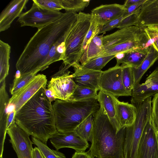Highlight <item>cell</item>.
I'll list each match as a JSON object with an SVG mask.
<instances>
[{
    "label": "cell",
    "instance_id": "cell-1",
    "mask_svg": "<svg viewBox=\"0 0 158 158\" xmlns=\"http://www.w3.org/2000/svg\"><path fill=\"white\" fill-rule=\"evenodd\" d=\"M78 16L77 13L66 12L59 19L40 29L31 38L20 55L16 68L21 75L37 73L53 45L65 40Z\"/></svg>",
    "mask_w": 158,
    "mask_h": 158
},
{
    "label": "cell",
    "instance_id": "cell-2",
    "mask_svg": "<svg viewBox=\"0 0 158 158\" xmlns=\"http://www.w3.org/2000/svg\"><path fill=\"white\" fill-rule=\"evenodd\" d=\"M39 89L16 113L15 123L30 135L46 144L57 132L52 105L45 93Z\"/></svg>",
    "mask_w": 158,
    "mask_h": 158
},
{
    "label": "cell",
    "instance_id": "cell-3",
    "mask_svg": "<svg viewBox=\"0 0 158 158\" xmlns=\"http://www.w3.org/2000/svg\"><path fill=\"white\" fill-rule=\"evenodd\" d=\"M93 116V137L89 151L92 157L125 158L124 146L126 127L117 132L100 106Z\"/></svg>",
    "mask_w": 158,
    "mask_h": 158
},
{
    "label": "cell",
    "instance_id": "cell-4",
    "mask_svg": "<svg viewBox=\"0 0 158 158\" xmlns=\"http://www.w3.org/2000/svg\"><path fill=\"white\" fill-rule=\"evenodd\" d=\"M96 98L81 101L56 100L52 105L57 131H74L86 118L99 110L100 106Z\"/></svg>",
    "mask_w": 158,
    "mask_h": 158
},
{
    "label": "cell",
    "instance_id": "cell-5",
    "mask_svg": "<svg viewBox=\"0 0 158 158\" xmlns=\"http://www.w3.org/2000/svg\"><path fill=\"white\" fill-rule=\"evenodd\" d=\"M91 14L80 12L73 27L64 41L65 51L63 64L76 68L81 64L83 46L91 24Z\"/></svg>",
    "mask_w": 158,
    "mask_h": 158
},
{
    "label": "cell",
    "instance_id": "cell-6",
    "mask_svg": "<svg viewBox=\"0 0 158 158\" xmlns=\"http://www.w3.org/2000/svg\"><path fill=\"white\" fill-rule=\"evenodd\" d=\"M134 106L136 108V119L133 125L126 127L124 146L125 158H137L141 137L151 116L152 97Z\"/></svg>",
    "mask_w": 158,
    "mask_h": 158
},
{
    "label": "cell",
    "instance_id": "cell-7",
    "mask_svg": "<svg viewBox=\"0 0 158 158\" xmlns=\"http://www.w3.org/2000/svg\"><path fill=\"white\" fill-rule=\"evenodd\" d=\"M63 14L59 11L41 8L33 2L29 10L20 15L18 21L21 27L29 26L39 29L57 20Z\"/></svg>",
    "mask_w": 158,
    "mask_h": 158
},
{
    "label": "cell",
    "instance_id": "cell-8",
    "mask_svg": "<svg viewBox=\"0 0 158 158\" xmlns=\"http://www.w3.org/2000/svg\"><path fill=\"white\" fill-rule=\"evenodd\" d=\"M70 67L63 64L48 82V88L52 92L56 99L69 100L78 86L72 75L69 74L68 69Z\"/></svg>",
    "mask_w": 158,
    "mask_h": 158
},
{
    "label": "cell",
    "instance_id": "cell-9",
    "mask_svg": "<svg viewBox=\"0 0 158 158\" xmlns=\"http://www.w3.org/2000/svg\"><path fill=\"white\" fill-rule=\"evenodd\" d=\"M122 66L116 65L102 71L99 82V91L110 93L115 97L131 96L125 89L123 82Z\"/></svg>",
    "mask_w": 158,
    "mask_h": 158
},
{
    "label": "cell",
    "instance_id": "cell-10",
    "mask_svg": "<svg viewBox=\"0 0 158 158\" xmlns=\"http://www.w3.org/2000/svg\"><path fill=\"white\" fill-rule=\"evenodd\" d=\"M10 142L18 158H34L32 143L30 135L15 123L7 131Z\"/></svg>",
    "mask_w": 158,
    "mask_h": 158
},
{
    "label": "cell",
    "instance_id": "cell-11",
    "mask_svg": "<svg viewBox=\"0 0 158 158\" xmlns=\"http://www.w3.org/2000/svg\"><path fill=\"white\" fill-rule=\"evenodd\" d=\"M47 82L45 75L37 74L26 85L12 95L8 106H13L17 113L39 89L46 87Z\"/></svg>",
    "mask_w": 158,
    "mask_h": 158
},
{
    "label": "cell",
    "instance_id": "cell-12",
    "mask_svg": "<svg viewBox=\"0 0 158 158\" xmlns=\"http://www.w3.org/2000/svg\"><path fill=\"white\" fill-rule=\"evenodd\" d=\"M137 158H158V137L150 118L143 132L138 147Z\"/></svg>",
    "mask_w": 158,
    "mask_h": 158
},
{
    "label": "cell",
    "instance_id": "cell-13",
    "mask_svg": "<svg viewBox=\"0 0 158 158\" xmlns=\"http://www.w3.org/2000/svg\"><path fill=\"white\" fill-rule=\"evenodd\" d=\"M49 139L57 151L68 148L73 149L77 152L85 151L89 146L88 142L82 139L74 131L65 133L57 131Z\"/></svg>",
    "mask_w": 158,
    "mask_h": 158
},
{
    "label": "cell",
    "instance_id": "cell-14",
    "mask_svg": "<svg viewBox=\"0 0 158 158\" xmlns=\"http://www.w3.org/2000/svg\"><path fill=\"white\" fill-rule=\"evenodd\" d=\"M131 93V101L134 105L158 93V67L149 75L144 83L135 86Z\"/></svg>",
    "mask_w": 158,
    "mask_h": 158
},
{
    "label": "cell",
    "instance_id": "cell-15",
    "mask_svg": "<svg viewBox=\"0 0 158 158\" xmlns=\"http://www.w3.org/2000/svg\"><path fill=\"white\" fill-rule=\"evenodd\" d=\"M125 9L123 4L102 5L91 10V19L102 28L107 23L122 16Z\"/></svg>",
    "mask_w": 158,
    "mask_h": 158
},
{
    "label": "cell",
    "instance_id": "cell-16",
    "mask_svg": "<svg viewBox=\"0 0 158 158\" xmlns=\"http://www.w3.org/2000/svg\"><path fill=\"white\" fill-rule=\"evenodd\" d=\"M144 29L132 26L118 30L113 33L103 36L105 48L133 40L147 35Z\"/></svg>",
    "mask_w": 158,
    "mask_h": 158
},
{
    "label": "cell",
    "instance_id": "cell-17",
    "mask_svg": "<svg viewBox=\"0 0 158 158\" xmlns=\"http://www.w3.org/2000/svg\"><path fill=\"white\" fill-rule=\"evenodd\" d=\"M139 9L134 26L143 28L158 26V0H146Z\"/></svg>",
    "mask_w": 158,
    "mask_h": 158
},
{
    "label": "cell",
    "instance_id": "cell-18",
    "mask_svg": "<svg viewBox=\"0 0 158 158\" xmlns=\"http://www.w3.org/2000/svg\"><path fill=\"white\" fill-rule=\"evenodd\" d=\"M74 70L72 75L78 86L99 90L100 80L102 71L88 69L81 64L74 68Z\"/></svg>",
    "mask_w": 158,
    "mask_h": 158
},
{
    "label": "cell",
    "instance_id": "cell-19",
    "mask_svg": "<svg viewBox=\"0 0 158 158\" xmlns=\"http://www.w3.org/2000/svg\"><path fill=\"white\" fill-rule=\"evenodd\" d=\"M28 0L11 1L1 12L0 15V32L7 30L11 23L22 14Z\"/></svg>",
    "mask_w": 158,
    "mask_h": 158
},
{
    "label": "cell",
    "instance_id": "cell-20",
    "mask_svg": "<svg viewBox=\"0 0 158 158\" xmlns=\"http://www.w3.org/2000/svg\"><path fill=\"white\" fill-rule=\"evenodd\" d=\"M114 100L118 131L123 127L133 125L136 118V108L128 102L119 101L116 97Z\"/></svg>",
    "mask_w": 158,
    "mask_h": 158
},
{
    "label": "cell",
    "instance_id": "cell-21",
    "mask_svg": "<svg viewBox=\"0 0 158 158\" xmlns=\"http://www.w3.org/2000/svg\"><path fill=\"white\" fill-rule=\"evenodd\" d=\"M0 157H2L7 133V109L10 98L6 89L5 80L0 82Z\"/></svg>",
    "mask_w": 158,
    "mask_h": 158
},
{
    "label": "cell",
    "instance_id": "cell-22",
    "mask_svg": "<svg viewBox=\"0 0 158 158\" xmlns=\"http://www.w3.org/2000/svg\"><path fill=\"white\" fill-rule=\"evenodd\" d=\"M115 96L112 94L100 90L98 94L97 99L105 112L114 128L118 131V122L115 105Z\"/></svg>",
    "mask_w": 158,
    "mask_h": 158
},
{
    "label": "cell",
    "instance_id": "cell-23",
    "mask_svg": "<svg viewBox=\"0 0 158 158\" xmlns=\"http://www.w3.org/2000/svg\"><path fill=\"white\" fill-rule=\"evenodd\" d=\"M103 35H96L88 44L79 60L81 65L92 59L102 56L105 49L103 44Z\"/></svg>",
    "mask_w": 158,
    "mask_h": 158
},
{
    "label": "cell",
    "instance_id": "cell-24",
    "mask_svg": "<svg viewBox=\"0 0 158 158\" xmlns=\"http://www.w3.org/2000/svg\"><path fill=\"white\" fill-rule=\"evenodd\" d=\"M158 59V52L152 45L149 47L147 55L137 68H132L134 77V86L139 83L145 73Z\"/></svg>",
    "mask_w": 158,
    "mask_h": 158
},
{
    "label": "cell",
    "instance_id": "cell-25",
    "mask_svg": "<svg viewBox=\"0 0 158 158\" xmlns=\"http://www.w3.org/2000/svg\"><path fill=\"white\" fill-rule=\"evenodd\" d=\"M149 47L138 48L130 51L125 53L124 57L117 62L116 65H127L132 68L137 67L142 62L148 52Z\"/></svg>",
    "mask_w": 158,
    "mask_h": 158
},
{
    "label": "cell",
    "instance_id": "cell-26",
    "mask_svg": "<svg viewBox=\"0 0 158 158\" xmlns=\"http://www.w3.org/2000/svg\"><path fill=\"white\" fill-rule=\"evenodd\" d=\"M11 47L0 40V82L5 80L8 74Z\"/></svg>",
    "mask_w": 158,
    "mask_h": 158
},
{
    "label": "cell",
    "instance_id": "cell-27",
    "mask_svg": "<svg viewBox=\"0 0 158 158\" xmlns=\"http://www.w3.org/2000/svg\"><path fill=\"white\" fill-rule=\"evenodd\" d=\"M93 116L91 114L86 118L74 131L82 139L91 142L93 132Z\"/></svg>",
    "mask_w": 158,
    "mask_h": 158
},
{
    "label": "cell",
    "instance_id": "cell-28",
    "mask_svg": "<svg viewBox=\"0 0 158 158\" xmlns=\"http://www.w3.org/2000/svg\"><path fill=\"white\" fill-rule=\"evenodd\" d=\"M98 91L96 89L77 86L69 100L81 101L97 99Z\"/></svg>",
    "mask_w": 158,
    "mask_h": 158
},
{
    "label": "cell",
    "instance_id": "cell-29",
    "mask_svg": "<svg viewBox=\"0 0 158 158\" xmlns=\"http://www.w3.org/2000/svg\"><path fill=\"white\" fill-rule=\"evenodd\" d=\"M31 138L32 143L39 148L44 158H66L63 153L50 149L46 144L37 138L32 136Z\"/></svg>",
    "mask_w": 158,
    "mask_h": 158
},
{
    "label": "cell",
    "instance_id": "cell-30",
    "mask_svg": "<svg viewBox=\"0 0 158 158\" xmlns=\"http://www.w3.org/2000/svg\"><path fill=\"white\" fill-rule=\"evenodd\" d=\"M66 12H81L89 5V0H60Z\"/></svg>",
    "mask_w": 158,
    "mask_h": 158
},
{
    "label": "cell",
    "instance_id": "cell-31",
    "mask_svg": "<svg viewBox=\"0 0 158 158\" xmlns=\"http://www.w3.org/2000/svg\"><path fill=\"white\" fill-rule=\"evenodd\" d=\"M31 73L15 77L10 88V92L13 95L26 85L36 75Z\"/></svg>",
    "mask_w": 158,
    "mask_h": 158
},
{
    "label": "cell",
    "instance_id": "cell-32",
    "mask_svg": "<svg viewBox=\"0 0 158 158\" xmlns=\"http://www.w3.org/2000/svg\"><path fill=\"white\" fill-rule=\"evenodd\" d=\"M114 58L115 55L100 56L89 60L82 65L90 69L101 71L110 60Z\"/></svg>",
    "mask_w": 158,
    "mask_h": 158
},
{
    "label": "cell",
    "instance_id": "cell-33",
    "mask_svg": "<svg viewBox=\"0 0 158 158\" xmlns=\"http://www.w3.org/2000/svg\"><path fill=\"white\" fill-rule=\"evenodd\" d=\"M122 77L123 86L126 90L132 94L134 87V77L131 67L127 65H122Z\"/></svg>",
    "mask_w": 158,
    "mask_h": 158
},
{
    "label": "cell",
    "instance_id": "cell-34",
    "mask_svg": "<svg viewBox=\"0 0 158 158\" xmlns=\"http://www.w3.org/2000/svg\"><path fill=\"white\" fill-rule=\"evenodd\" d=\"M65 40H61L56 43L51 48L42 66V70L47 68L52 63L62 60V55L57 50V47L60 44L64 42Z\"/></svg>",
    "mask_w": 158,
    "mask_h": 158
},
{
    "label": "cell",
    "instance_id": "cell-35",
    "mask_svg": "<svg viewBox=\"0 0 158 158\" xmlns=\"http://www.w3.org/2000/svg\"><path fill=\"white\" fill-rule=\"evenodd\" d=\"M40 7L52 10H60L63 7L60 0H33Z\"/></svg>",
    "mask_w": 158,
    "mask_h": 158
},
{
    "label": "cell",
    "instance_id": "cell-36",
    "mask_svg": "<svg viewBox=\"0 0 158 158\" xmlns=\"http://www.w3.org/2000/svg\"><path fill=\"white\" fill-rule=\"evenodd\" d=\"M153 96L152 100L150 120L158 137V93Z\"/></svg>",
    "mask_w": 158,
    "mask_h": 158
},
{
    "label": "cell",
    "instance_id": "cell-37",
    "mask_svg": "<svg viewBox=\"0 0 158 158\" xmlns=\"http://www.w3.org/2000/svg\"><path fill=\"white\" fill-rule=\"evenodd\" d=\"M101 27H99L95 22L91 18V24L89 30L85 38L83 46V53L87 45L91 40L95 36L99 34Z\"/></svg>",
    "mask_w": 158,
    "mask_h": 158
},
{
    "label": "cell",
    "instance_id": "cell-38",
    "mask_svg": "<svg viewBox=\"0 0 158 158\" xmlns=\"http://www.w3.org/2000/svg\"><path fill=\"white\" fill-rule=\"evenodd\" d=\"M139 11V7L131 15L123 18L116 28L120 29L134 26L136 22Z\"/></svg>",
    "mask_w": 158,
    "mask_h": 158
},
{
    "label": "cell",
    "instance_id": "cell-39",
    "mask_svg": "<svg viewBox=\"0 0 158 158\" xmlns=\"http://www.w3.org/2000/svg\"><path fill=\"white\" fill-rule=\"evenodd\" d=\"M123 19L122 16L112 20L104 25L100 30L99 34L110 31L115 28H116Z\"/></svg>",
    "mask_w": 158,
    "mask_h": 158
},
{
    "label": "cell",
    "instance_id": "cell-40",
    "mask_svg": "<svg viewBox=\"0 0 158 158\" xmlns=\"http://www.w3.org/2000/svg\"><path fill=\"white\" fill-rule=\"evenodd\" d=\"M143 29L147 35L153 39L154 42L152 45L158 52V32L149 29L147 27Z\"/></svg>",
    "mask_w": 158,
    "mask_h": 158
},
{
    "label": "cell",
    "instance_id": "cell-41",
    "mask_svg": "<svg viewBox=\"0 0 158 158\" xmlns=\"http://www.w3.org/2000/svg\"><path fill=\"white\" fill-rule=\"evenodd\" d=\"M143 0L139 3L130 6L125 7L126 9L122 15L123 18H124L133 13L145 1Z\"/></svg>",
    "mask_w": 158,
    "mask_h": 158
},
{
    "label": "cell",
    "instance_id": "cell-42",
    "mask_svg": "<svg viewBox=\"0 0 158 158\" xmlns=\"http://www.w3.org/2000/svg\"><path fill=\"white\" fill-rule=\"evenodd\" d=\"M16 113L15 108L10 112H8L7 120V130L12 124L15 123V117Z\"/></svg>",
    "mask_w": 158,
    "mask_h": 158
},
{
    "label": "cell",
    "instance_id": "cell-43",
    "mask_svg": "<svg viewBox=\"0 0 158 158\" xmlns=\"http://www.w3.org/2000/svg\"><path fill=\"white\" fill-rule=\"evenodd\" d=\"M72 158H94L89 151L87 152L85 151H76L73 155Z\"/></svg>",
    "mask_w": 158,
    "mask_h": 158
},
{
    "label": "cell",
    "instance_id": "cell-44",
    "mask_svg": "<svg viewBox=\"0 0 158 158\" xmlns=\"http://www.w3.org/2000/svg\"><path fill=\"white\" fill-rule=\"evenodd\" d=\"M32 154L34 158H44L41 152L37 147L33 148Z\"/></svg>",
    "mask_w": 158,
    "mask_h": 158
},
{
    "label": "cell",
    "instance_id": "cell-45",
    "mask_svg": "<svg viewBox=\"0 0 158 158\" xmlns=\"http://www.w3.org/2000/svg\"><path fill=\"white\" fill-rule=\"evenodd\" d=\"M45 93L46 96L51 102L53 101H56V99L53 95L52 92L50 89L46 88L45 90Z\"/></svg>",
    "mask_w": 158,
    "mask_h": 158
},
{
    "label": "cell",
    "instance_id": "cell-46",
    "mask_svg": "<svg viewBox=\"0 0 158 158\" xmlns=\"http://www.w3.org/2000/svg\"><path fill=\"white\" fill-rule=\"evenodd\" d=\"M143 0H127L124 4L125 7L141 2Z\"/></svg>",
    "mask_w": 158,
    "mask_h": 158
},
{
    "label": "cell",
    "instance_id": "cell-47",
    "mask_svg": "<svg viewBox=\"0 0 158 158\" xmlns=\"http://www.w3.org/2000/svg\"><path fill=\"white\" fill-rule=\"evenodd\" d=\"M0 158H3L2 157H0Z\"/></svg>",
    "mask_w": 158,
    "mask_h": 158
}]
</instances>
